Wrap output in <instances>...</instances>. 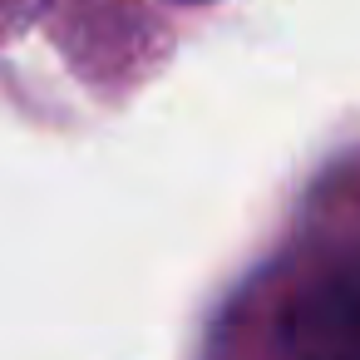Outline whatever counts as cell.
<instances>
[{"mask_svg":"<svg viewBox=\"0 0 360 360\" xmlns=\"http://www.w3.org/2000/svg\"><path fill=\"white\" fill-rule=\"evenodd\" d=\"M286 360H360V257L316 271L281 316Z\"/></svg>","mask_w":360,"mask_h":360,"instance_id":"cell-1","label":"cell"}]
</instances>
